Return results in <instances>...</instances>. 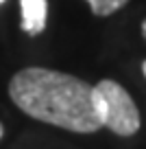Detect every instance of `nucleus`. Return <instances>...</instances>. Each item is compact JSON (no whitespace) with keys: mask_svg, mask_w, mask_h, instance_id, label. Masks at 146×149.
Here are the masks:
<instances>
[{"mask_svg":"<svg viewBox=\"0 0 146 149\" xmlns=\"http://www.w3.org/2000/svg\"><path fill=\"white\" fill-rule=\"evenodd\" d=\"M9 97L24 114L76 134L101 130L92 86L50 68H22L9 81Z\"/></svg>","mask_w":146,"mask_h":149,"instance_id":"obj_1","label":"nucleus"},{"mask_svg":"<svg viewBox=\"0 0 146 149\" xmlns=\"http://www.w3.org/2000/svg\"><path fill=\"white\" fill-rule=\"evenodd\" d=\"M92 101L101 127H107L118 136H133L140 130V110L118 81L101 79L92 86Z\"/></svg>","mask_w":146,"mask_h":149,"instance_id":"obj_2","label":"nucleus"},{"mask_svg":"<svg viewBox=\"0 0 146 149\" xmlns=\"http://www.w3.org/2000/svg\"><path fill=\"white\" fill-rule=\"evenodd\" d=\"M22 7V31L28 35H39L46 29V13L48 2L46 0H20Z\"/></svg>","mask_w":146,"mask_h":149,"instance_id":"obj_3","label":"nucleus"},{"mask_svg":"<svg viewBox=\"0 0 146 149\" xmlns=\"http://www.w3.org/2000/svg\"><path fill=\"white\" fill-rule=\"evenodd\" d=\"M129 0H87V5L92 7V13L98 15V18H105V15L116 13L118 9H122Z\"/></svg>","mask_w":146,"mask_h":149,"instance_id":"obj_4","label":"nucleus"},{"mask_svg":"<svg viewBox=\"0 0 146 149\" xmlns=\"http://www.w3.org/2000/svg\"><path fill=\"white\" fill-rule=\"evenodd\" d=\"M142 35H144V40H146V18H144V22H142Z\"/></svg>","mask_w":146,"mask_h":149,"instance_id":"obj_5","label":"nucleus"},{"mask_svg":"<svg viewBox=\"0 0 146 149\" xmlns=\"http://www.w3.org/2000/svg\"><path fill=\"white\" fill-rule=\"evenodd\" d=\"M142 72H144V77H146V59H144V64H142Z\"/></svg>","mask_w":146,"mask_h":149,"instance_id":"obj_6","label":"nucleus"},{"mask_svg":"<svg viewBox=\"0 0 146 149\" xmlns=\"http://www.w3.org/2000/svg\"><path fill=\"white\" fill-rule=\"evenodd\" d=\"M2 134H5V127H2V123H0V138H2Z\"/></svg>","mask_w":146,"mask_h":149,"instance_id":"obj_7","label":"nucleus"},{"mask_svg":"<svg viewBox=\"0 0 146 149\" xmlns=\"http://www.w3.org/2000/svg\"><path fill=\"white\" fill-rule=\"evenodd\" d=\"M2 2H5V0H0V5H2Z\"/></svg>","mask_w":146,"mask_h":149,"instance_id":"obj_8","label":"nucleus"}]
</instances>
